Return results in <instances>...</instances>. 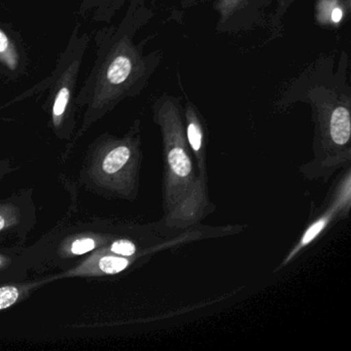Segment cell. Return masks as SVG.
I'll list each match as a JSON object with an SVG mask.
<instances>
[{"label": "cell", "instance_id": "obj_1", "mask_svg": "<svg viewBox=\"0 0 351 351\" xmlns=\"http://www.w3.org/2000/svg\"><path fill=\"white\" fill-rule=\"evenodd\" d=\"M147 0H128L118 24H108L95 34L96 58L85 83L77 91L75 106L83 110L82 124L61 155L65 162L82 137L121 102L143 93L164 58L162 50L145 52L153 36L136 42L137 34L153 19Z\"/></svg>", "mask_w": 351, "mask_h": 351}, {"label": "cell", "instance_id": "obj_2", "mask_svg": "<svg viewBox=\"0 0 351 351\" xmlns=\"http://www.w3.org/2000/svg\"><path fill=\"white\" fill-rule=\"evenodd\" d=\"M349 58L341 53L322 56L285 85L277 106L287 110L298 102L311 110L314 125L313 159L301 167L304 178L326 182L351 160V86Z\"/></svg>", "mask_w": 351, "mask_h": 351}, {"label": "cell", "instance_id": "obj_3", "mask_svg": "<svg viewBox=\"0 0 351 351\" xmlns=\"http://www.w3.org/2000/svg\"><path fill=\"white\" fill-rule=\"evenodd\" d=\"M152 112L162 139V221L171 229H186L210 215L215 205L186 143L182 98L162 94Z\"/></svg>", "mask_w": 351, "mask_h": 351}, {"label": "cell", "instance_id": "obj_4", "mask_svg": "<svg viewBox=\"0 0 351 351\" xmlns=\"http://www.w3.org/2000/svg\"><path fill=\"white\" fill-rule=\"evenodd\" d=\"M143 158L141 121L136 119L122 136L102 133L90 143L80 184L104 198L133 202L139 194Z\"/></svg>", "mask_w": 351, "mask_h": 351}, {"label": "cell", "instance_id": "obj_5", "mask_svg": "<svg viewBox=\"0 0 351 351\" xmlns=\"http://www.w3.org/2000/svg\"><path fill=\"white\" fill-rule=\"evenodd\" d=\"M81 28L80 23L75 26L67 46L59 55L54 71L48 77L3 106V108H9L22 100L48 91L42 108L48 114L49 128L56 138L67 143H71L77 129L75 106L77 83L84 57L90 44L89 34L82 32Z\"/></svg>", "mask_w": 351, "mask_h": 351}, {"label": "cell", "instance_id": "obj_6", "mask_svg": "<svg viewBox=\"0 0 351 351\" xmlns=\"http://www.w3.org/2000/svg\"><path fill=\"white\" fill-rule=\"evenodd\" d=\"M125 223L110 219H75L69 213L34 245L28 246L32 271L44 274L50 270H66L82 258L114 238Z\"/></svg>", "mask_w": 351, "mask_h": 351}, {"label": "cell", "instance_id": "obj_7", "mask_svg": "<svg viewBox=\"0 0 351 351\" xmlns=\"http://www.w3.org/2000/svg\"><path fill=\"white\" fill-rule=\"evenodd\" d=\"M36 223L34 189H22L0 198V246H26Z\"/></svg>", "mask_w": 351, "mask_h": 351}, {"label": "cell", "instance_id": "obj_8", "mask_svg": "<svg viewBox=\"0 0 351 351\" xmlns=\"http://www.w3.org/2000/svg\"><path fill=\"white\" fill-rule=\"evenodd\" d=\"M272 0H215V29L219 34H238L269 25L267 9Z\"/></svg>", "mask_w": 351, "mask_h": 351}, {"label": "cell", "instance_id": "obj_9", "mask_svg": "<svg viewBox=\"0 0 351 351\" xmlns=\"http://www.w3.org/2000/svg\"><path fill=\"white\" fill-rule=\"evenodd\" d=\"M351 178L350 171L347 169L345 176L341 178L339 184H337L336 190H334L332 200L326 207V210L310 223L309 227L305 230L299 241L295 244L291 252H289L285 260L281 263L279 269L282 268L285 265L293 260L298 254H301L304 248L312 243L314 240L317 239L318 236L338 217H347L350 211L351 205Z\"/></svg>", "mask_w": 351, "mask_h": 351}, {"label": "cell", "instance_id": "obj_10", "mask_svg": "<svg viewBox=\"0 0 351 351\" xmlns=\"http://www.w3.org/2000/svg\"><path fill=\"white\" fill-rule=\"evenodd\" d=\"M29 60L20 34L0 22V77L15 82L27 73Z\"/></svg>", "mask_w": 351, "mask_h": 351}, {"label": "cell", "instance_id": "obj_11", "mask_svg": "<svg viewBox=\"0 0 351 351\" xmlns=\"http://www.w3.org/2000/svg\"><path fill=\"white\" fill-rule=\"evenodd\" d=\"M182 114H184V132H186L189 149L194 158L201 180L208 184L206 159L208 135H207L206 122L196 104L191 100H186V106H182Z\"/></svg>", "mask_w": 351, "mask_h": 351}, {"label": "cell", "instance_id": "obj_12", "mask_svg": "<svg viewBox=\"0 0 351 351\" xmlns=\"http://www.w3.org/2000/svg\"><path fill=\"white\" fill-rule=\"evenodd\" d=\"M32 271L28 246H0V285L28 278Z\"/></svg>", "mask_w": 351, "mask_h": 351}, {"label": "cell", "instance_id": "obj_13", "mask_svg": "<svg viewBox=\"0 0 351 351\" xmlns=\"http://www.w3.org/2000/svg\"><path fill=\"white\" fill-rule=\"evenodd\" d=\"M56 275L42 274L36 278H26L21 281L5 283L0 285V312L11 309L24 300L28 299L40 287L56 281Z\"/></svg>", "mask_w": 351, "mask_h": 351}, {"label": "cell", "instance_id": "obj_14", "mask_svg": "<svg viewBox=\"0 0 351 351\" xmlns=\"http://www.w3.org/2000/svg\"><path fill=\"white\" fill-rule=\"evenodd\" d=\"M351 0H316L315 20L320 26L339 27L350 15Z\"/></svg>", "mask_w": 351, "mask_h": 351}, {"label": "cell", "instance_id": "obj_15", "mask_svg": "<svg viewBox=\"0 0 351 351\" xmlns=\"http://www.w3.org/2000/svg\"><path fill=\"white\" fill-rule=\"evenodd\" d=\"M17 166L14 165L11 159L0 160V182L5 180L10 174L17 171Z\"/></svg>", "mask_w": 351, "mask_h": 351}]
</instances>
